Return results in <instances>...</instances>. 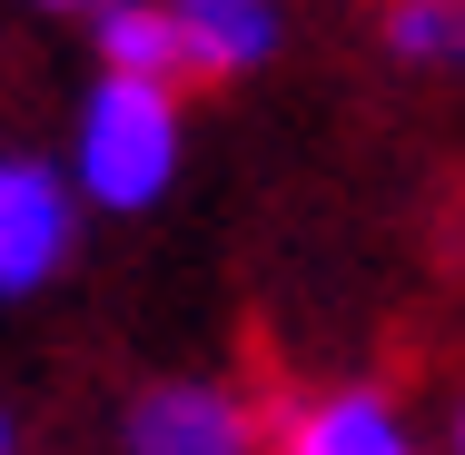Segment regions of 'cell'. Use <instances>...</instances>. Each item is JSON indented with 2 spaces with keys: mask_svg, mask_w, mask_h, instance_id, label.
Segmentation results:
<instances>
[{
  "mask_svg": "<svg viewBox=\"0 0 465 455\" xmlns=\"http://www.w3.org/2000/svg\"><path fill=\"white\" fill-rule=\"evenodd\" d=\"M179 149H188L179 90H149V80H90L80 119H70V188H80V208L139 218V208L169 198Z\"/></svg>",
  "mask_w": 465,
  "mask_h": 455,
  "instance_id": "obj_1",
  "label": "cell"
},
{
  "mask_svg": "<svg viewBox=\"0 0 465 455\" xmlns=\"http://www.w3.org/2000/svg\"><path fill=\"white\" fill-rule=\"evenodd\" d=\"M80 218H90V208H80L70 169L0 149V307L40 297L50 277L80 258Z\"/></svg>",
  "mask_w": 465,
  "mask_h": 455,
  "instance_id": "obj_2",
  "label": "cell"
},
{
  "mask_svg": "<svg viewBox=\"0 0 465 455\" xmlns=\"http://www.w3.org/2000/svg\"><path fill=\"white\" fill-rule=\"evenodd\" d=\"M258 416L238 386H208V376H159L129 396L119 416V455H258Z\"/></svg>",
  "mask_w": 465,
  "mask_h": 455,
  "instance_id": "obj_3",
  "label": "cell"
},
{
  "mask_svg": "<svg viewBox=\"0 0 465 455\" xmlns=\"http://www.w3.org/2000/svg\"><path fill=\"white\" fill-rule=\"evenodd\" d=\"M278 455H426L416 426L376 396V386H327V396H287L278 406Z\"/></svg>",
  "mask_w": 465,
  "mask_h": 455,
  "instance_id": "obj_4",
  "label": "cell"
},
{
  "mask_svg": "<svg viewBox=\"0 0 465 455\" xmlns=\"http://www.w3.org/2000/svg\"><path fill=\"white\" fill-rule=\"evenodd\" d=\"M169 20H179L188 80H248V70L278 60V40H287L278 0H169Z\"/></svg>",
  "mask_w": 465,
  "mask_h": 455,
  "instance_id": "obj_5",
  "label": "cell"
},
{
  "mask_svg": "<svg viewBox=\"0 0 465 455\" xmlns=\"http://www.w3.org/2000/svg\"><path fill=\"white\" fill-rule=\"evenodd\" d=\"M90 50H99V80H149V90H179L188 80L169 0H99L90 10Z\"/></svg>",
  "mask_w": 465,
  "mask_h": 455,
  "instance_id": "obj_6",
  "label": "cell"
},
{
  "mask_svg": "<svg viewBox=\"0 0 465 455\" xmlns=\"http://www.w3.org/2000/svg\"><path fill=\"white\" fill-rule=\"evenodd\" d=\"M386 50L406 70H465V0H386Z\"/></svg>",
  "mask_w": 465,
  "mask_h": 455,
  "instance_id": "obj_7",
  "label": "cell"
},
{
  "mask_svg": "<svg viewBox=\"0 0 465 455\" xmlns=\"http://www.w3.org/2000/svg\"><path fill=\"white\" fill-rule=\"evenodd\" d=\"M0 455H20V426H10V416H0Z\"/></svg>",
  "mask_w": 465,
  "mask_h": 455,
  "instance_id": "obj_8",
  "label": "cell"
},
{
  "mask_svg": "<svg viewBox=\"0 0 465 455\" xmlns=\"http://www.w3.org/2000/svg\"><path fill=\"white\" fill-rule=\"evenodd\" d=\"M40 10H99V0H40Z\"/></svg>",
  "mask_w": 465,
  "mask_h": 455,
  "instance_id": "obj_9",
  "label": "cell"
},
{
  "mask_svg": "<svg viewBox=\"0 0 465 455\" xmlns=\"http://www.w3.org/2000/svg\"><path fill=\"white\" fill-rule=\"evenodd\" d=\"M456 455H465V406H456Z\"/></svg>",
  "mask_w": 465,
  "mask_h": 455,
  "instance_id": "obj_10",
  "label": "cell"
}]
</instances>
